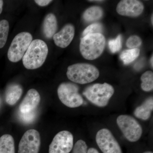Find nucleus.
Masks as SVG:
<instances>
[{
	"label": "nucleus",
	"mask_w": 153,
	"mask_h": 153,
	"mask_svg": "<svg viewBox=\"0 0 153 153\" xmlns=\"http://www.w3.org/2000/svg\"><path fill=\"white\" fill-rule=\"evenodd\" d=\"M48 51V46L44 41L33 40L22 58L25 68L31 70L40 68L47 59Z\"/></svg>",
	"instance_id": "nucleus-1"
},
{
	"label": "nucleus",
	"mask_w": 153,
	"mask_h": 153,
	"mask_svg": "<svg viewBox=\"0 0 153 153\" xmlns=\"http://www.w3.org/2000/svg\"><path fill=\"white\" fill-rule=\"evenodd\" d=\"M105 44V38L102 34H88L80 39V53L85 59L95 60L102 54Z\"/></svg>",
	"instance_id": "nucleus-2"
},
{
	"label": "nucleus",
	"mask_w": 153,
	"mask_h": 153,
	"mask_svg": "<svg viewBox=\"0 0 153 153\" xmlns=\"http://www.w3.org/2000/svg\"><path fill=\"white\" fill-rule=\"evenodd\" d=\"M66 75L68 79L75 83L85 84L97 79L100 75L95 66L85 63H78L68 66Z\"/></svg>",
	"instance_id": "nucleus-3"
},
{
	"label": "nucleus",
	"mask_w": 153,
	"mask_h": 153,
	"mask_svg": "<svg viewBox=\"0 0 153 153\" xmlns=\"http://www.w3.org/2000/svg\"><path fill=\"white\" fill-rule=\"evenodd\" d=\"M112 85L108 83H95L88 86L83 94L91 103L97 106L103 107L107 105L114 94Z\"/></svg>",
	"instance_id": "nucleus-4"
},
{
	"label": "nucleus",
	"mask_w": 153,
	"mask_h": 153,
	"mask_svg": "<svg viewBox=\"0 0 153 153\" xmlns=\"http://www.w3.org/2000/svg\"><path fill=\"white\" fill-rule=\"evenodd\" d=\"M33 41V36L28 32H22L18 34L12 41L8 51L7 57L13 63L22 60Z\"/></svg>",
	"instance_id": "nucleus-5"
},
{
	"label": "nucleus",
	"mask_w": 153,
	"mask_h": 153,
	"mask_svg": "<svg viewBox=\"0 0 153 153\" xmlns=\"http://www.w3.org/2000/svg\"><path fill=\"white\" fill-rule=\"evenodd\" d=\"M57 94L64 105L71 108L81 106L84 102L79 93L78 86L71 82L60 84L57 88Z\"/></svg>",
	"instance_id": "nucleus-6"
},
{
	"label": "nucleus",
	"mask_w": 153,
	"mask_h": 153,
	"mask_svg": "<svg viewBox=\"0 0 153 153\" xmlns=\"http://www.w3.org/2000/svg\"><path fill=\"white\" fill-rule=\"evenodd\" d=\"M117 123L124 136L129 141L135 142L140 138L142 128L137 121L132 117L121 115L118 117Z\"/></svg>",
	"instance_id": "nucleus-7"
},
{
	"label": "nucleus",
	"mask_w": 153,
	"mask_h": 153,
	"mask_svg": "<svg viewBox=\"0 0 153 153\" xmlns=\"http://www.w3.org/2000/svg\"><path fill=\"white\" fill-rule=\"evenodd\" d=\"M96 141L103 153H122L118 143L108 129L99 131L96 136Z\"/></svg>",
	"instance_id": "nucleus-8"
},
{
	"label": "nucleus",
	"mask_w": 153,
	"mask_h": 153,
	"mask_svg": "<svg viewBox=\"0 0 153 153\" xmlns=\"http://www.w3.org/2000/svg\"><path fill=\"white\" fill-rule=\"evenodd\" d=\"M74 137L68 131L58 133L49 145V153H69L73 149Z\"/></svg>",
	"instance_id": "nucleus-9"
},
{
	"label": "nucleus",
	"mask_w": 153,
	"mask_h": 153,
	"mask_svg": "<svg viewBox=\"0 0 153 153\" xmlns=\"http://www.w3.org/2000/svg\"><path fill=\"white\" fill-rule=\"evenodd\" d=\"M40 134L35 129L27 131L22 137L19 146V153H38L41 146Z\"/></svg>",
	"instance_id": "nucleus-10"
},
{
	"label": "nucleus",
	"mask_w": 153,
	"mask_h": 153,
	"mask_svg": "<svg viewBox=\"0 0 153 153\" xmlns=\"http://www.w3.org/2000/svg\"><path fill=\"white\" fill-rule=\"evenodd\" d=\"M143 4L137 0H123L118 4L116 10L119 15L126 16L136 17L142 13Z\"/></svg>",
	"instance_id": "nucleus-11"
},
{
	"label": "nucleus",
	"mask_w": 153,
	"mask_h": 153,
	"mask_svg": "<svg viewBox=\"0 0 153 153\" xmlns=\"http://www.w3.org/2000/svg\"><path fill=\"white\" fill-rule=\"evenodd\" d=\"M75 33L74 26L68 24L64 26L58 33H55L53 38L57 47L65 48L68 47L73 40Z\"/></svg>",
	"instance_id": "nucleus-12"
},
{
	"label": "nucleus",
	"mask_w": 153,
	"mask_h": 153,
	"mask_svg": "<svg viewBox=\"0 0 153 153\" xmlns=\"http://www.w3.org/2000/svg\"><path fill=\"white\" fill-rule=\"evenodd\" d=\"M41 101V96L38 91L35 89H30L22 100L19 110L22 113H27L34 111Z\"/></svg>",
	"instance_id": "nucleus-13"
},
{
	"label": "nucleus",
	"mask_w": 153,
	"mask_h": 153,
	"mask_svg": "<svg viewBox=\"0 0 153 153\" xmlns=\"http://www.w3.org/2000/svg\"><path fill=\"white\" fill-rule=\"evenodd\" d=\"M57 29V22L55 15L52 13L47 14L44 18L42 25L44 36L48 39H50L55 35Z\"/></svg>",
	"instance_id": "nucleus-14"
},
{
	"label": "nucleus",
	"mask_w": 153,
	"mask_h": 153,
	"mask_svg": "<svg viewBox=\"0 0 153 153\" xmlns=\"http://www.w3.org/2000/svg\"><path fill=\"white\" fill-rule=\"evenodd\" d=\"M153 109V99L152 97H151L136 108L134 114L136 117L140 119L147 120L150 117Z\"/></svg>",
	"instance_id": "nucleus-15"
},
{
	"label": "nucleus",
	"mask_w": 153,
	"mask_h": 153,
	"mask_svg": "<svg viewBox=\"0 0 153 153\" xmlns=\"http://www.w3.org/2000/svg\"><path fill=\"white\" fill-rule=\"evenodd\" d=\"M23 88L21 85L18 84H13L9 85L6 90V102L9 105H13L16 103L21 98Z\"/></svg>",
	"instance_id": "nucleus-16"
},
{
	"label": "nucleus",
	"mask_w": 153,
	"mask_h": 153,
	"mask_svg": "<svg viewBox=\"0 0 153 153\" xmlns=\"http://www.w3.org/2000/svg\"><path fill=\"white\" fill-rule=\"evenodd\" d=\"M0 153H15V143L10 134H4L0 137Z\"/></svg>",
	"instance_id": "nucleus-17"
},
{
	"label": "nucleus",
	"mask_w": 153,
	"mask_h": 153,
	"mask_svg": "<svg viewBox=\"0 0 153 153\" xmlns=\"http://www.w3.org/2000/svg\"><path fill=\"white\" fill-rule=\"evenodd\" d=\"M103 14V10L101 7L98 6H93L85 11L83 17L86 22H94L101 19Z\"/></svg>",
	"instance_id": "nucleus-18"
},
{
	"label": "nucleus",
	"mask_w": 153,
	"mask_h": 153,
	"mask_svg": "<svg viewBox=\"0 0 153 153\" xmlns=\"http://www.w3.org/2000/svg\"><path fill=\"white\" fill-rule=\"evenodd\" d=\"M140 49H128L123 51L121 53L120 59L125 65H128L133 62L140 55Z\"/></svg>",
	"instance_id": "nucleus-19"
},
{
	"label": "nucleus",
	"mask_w": 153,
	"mask_h": 153,
	"mask_svg": "<svg viewBox=\"0 0 153 153\" xmlns=\"http://www.w3.org/2000/svg\"><path fill=\"white\" fill-rule=\"evenodd\" d=\"M142 81L141 87L144 91H150L153 88V73L151 71H148L141 76Z\"/></svg>",
	"instance_id": "nucleus-20"
},
{
	"label": "nucleus",
	"mask_w": 153,
	"mask_h": 153,
	"mask_svg": "<svg viewBox=\"0 0 153 153\" xmlns=\"http://www.w3.org/2000/svg\"><path fill=\"white\" fill-rule=\"evenodd\" d=\"M10 25L7 20L0 21V49L4 47L6 44L8 36Z\"/></svg>",
	"instance_id": "nucleus-21"
},
{
	"label": "nucleus",
	"mask_w": 153,
	"mask_h": 153,
	"mask_svg": "<svg viewBox=\"0 0 153 153\" xmlns=\"http://www.w3.org/2000/svg\"><path fill=\"white\" fill-rule=\"evenodd\" d=\"M103 31V27L102 25L100 23H94L89 25L87 27L82 33V36H85L88 34H96L100 33L102 34Z\"/></svg>",
	"instance_id": "nucleus-22"
},
{
	"label": "nucleus",
	"mask_w": 153,
	"mask_h": 153,
	"mask_svg": "<svg viewBox=\"0 0 153 153\" xmlns=\"http://www.w3.org/2000/svg\"><path fill=\"white\" fill-rule=\"evenodd\" d=\"M108 47L111 52L113 53L118 52L122 48V36L119 35L115 39L108 41Z\"/></svg>",
	"instance_id": "nucleus-23"
},
{
	"label": "nucleus",
	"mask_w": 153,
	"mask_h": 153,
	"mask_svg": "<svg viewBox=\"0 0 153 153\" xmlns=\"http://www.w3.org/2000/svg\"><path fill=\"white\" fill-rule=\"evenodd\" d=\"M142 41L139 36H132L130 37L126 41V46L131 49H136L142 44Z\"/></svg>",
	"instance_id": "nucleus-24"
},
{
	"label": "nucleus",
	"mask_w": 153,
	"mask_h": 153,
	"mask_svg": "<svg viewBox=\"0 0 153 153\" xmlns=\"http://www.w3.org/2000/svg\"><path fill=\"white\" fill-rule=\"evenodd\" d=\"M87 146L84 141L80 140L74 145L72 153H87Z\"/></svg>",
	"instance_id": "nucleus-25"
},
{
	"label": "nucleus",
	"mask_w": 153,
	"mask_h": 153,
	"mask_svg": "<svg viewBox=\"0 0 153 153\" xmlns=\"http://www.w3.org/2000/svg\"><path fill=\"white\" fill-rule=\"evenodd\" d=\"M35 111L27 113H21L20 117L24 122L27 123H31L35 120L36 114Z\"/></svg>",
	"instance_id": "nucleus-26"
},
{
	"label": "nucleus",
	"mask_w": 153,
	"mask_h": 153,
	"mask_svg": "<svg viewBox=\"0 0 153 153\" xmlns=\"http://www.w3.org/2000/svg\"><path fill=\"white\" fill-rule=\"evenodd\" d=\"M52 1L51 0H36L35 3L38 6L41 7H45L49 5L50 3Z\"/></svg>",
	"instance_id": "nucleus-27"
},
{
	"label": "nucleus",
	"mask_w": 153,
	"mask_h": 153,
	"mask_svg": "<svg viewBox=\"0 0 153 153\" xmlns=\"http://www.w3.org/2000/svg\"><path fill=\"white\" fill-rule=\"evenodd\" d=\"M87 153H99V152L94 148H91L88 150Z\"/></svg>",
	"instance_id": "nucleus-28"
},
{
	"label": "nucleus",
	"mask_w": 153,
	"mask_h": 153,
	"mask_svg": "<svg viewBox=\"0 0 153 153\" xmlns=\"http://www.w3.org/2000/svg\"><path fill=\"white\" fill-rule=\"evenodd\" d=\"M3 4H4V1L2 0H0V14L3 11Z\"/></svg>",
	"instance_id": "nucleus-29"
},
{
	"label": "nucleus",
	"mask_w": 153,
	"mask_h": 153,
	"mask_svg": "<svg viewBox=\"0 0 153 153\" xmlns=\"http://www.w3.org/2000/svg\"><path fill=\"white\" fill-rule=\"evenodd\" d=\"M153 56H152V57H151V60H150L151 65H152V68H153Z\"/></svg>",
	"instance_id": "nucleus-30"
},
{
	"label": "nucleus",
	"mask_w": 153,
	"mask_h": 153,
	"mask_svg": "<svg viewBox=\"0 0 153 153\" xmlns=\"http://www.w3.org/2000/svg\"><path fill=\"white\" fill-rule=\"evenodd\" d=\"M97 1V2H101V1Z\"/></svg>",
	"instance_id": "nucleus-31"
},
{
	"label": "nucleus",
	"mask_w": 153,
	"mask_h": 153,
	"mask_svg": "<svg viewBox=\"0 0 153 153\" xmlns=\"http://www.w3.org/2000/svg\"><path fill=\"white\" fill-rule=\"evenodd\" d=\"M153 15H152V19H151V22H152V25L153 24Z\"/></svg>",
	"instance_id": "nucleus-32"
},
{
	"label": "nucleus",
	"mask_w": 153,
	"mask_h": 153,
	"mask_svg": "<svg viewBox=\"0 0 153 153\" xmlns=\"http://www.w3.org/2000/svg\"><path fill=\"white\" fill-rule=\"evenodd\" d=\"M143 153H153L152 152H144Z\"/></svg>",
	"instance_id": "nucleus-33"
}]
</instances>
